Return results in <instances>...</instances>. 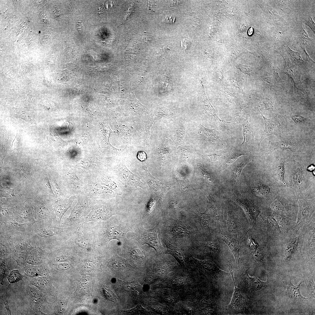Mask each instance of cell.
<instances>
[{"mask_svg": "<svg viewBox=\"0 0 315 315\" xmlns=\"http://www.w3.org/2000/svg\"><path fill=\"white\" fill-rule=\"evenodd\" d=\"M228 268L232 277L235 288L232 299L228 306V308L234 313H239L243 311L245 308L246 305V299L241 293L239 289L236 286L233 276L232 265L229 263Z\"/></svg>", "mask_w": 315, "mask_h": 315, "instance_id": "6da1fadb", "label": "cell"}, {"mask_svg": "<svg viewBox=\"0 0 315 315\" xmlns=\"http://www.w3.org/2000/svg\"><path fill=\"white\" fill-rule=\"evenodd\" d=\"M190 260L200 271L209 275L221 279L229 275V273L220 270L211 261L200 260L193 257L191 258Z\"/></svg>", "mask_w": 315, "mask_h": 315, "instance_id": "7a4b0ae2", "label": "cell"}, {"mask_svg": "<svg viewBox=\"0 0 315 315\" xmlns=\"http://www.w3.org/2000/svg\"><path fill=\"white\" fill-rule=\"evenodd\" d=\"M159 233L158 225L152 229L145 230L140 237L142 243L147 244L149 247L153 248L158 254L161 253L163 251L160 239L158 237Z\"/></svg>", "mask_w": 315, "mask_h": 315, "instance_id": "3957f363", "label": "cell"}, {"mask_svg": "<svg viewBox=\"0 0 315 315\" xmlns=\"http://www.w3.org/2000/svg\"><path fill=\"white\" fill-rule=\"evenodd\" d=\"M299 210L296 225L298 230L310 217L315 209L314 201L299 199Z\"/></svg>", "mask_w": 315, "mask_h": 315, "instance_id": "277c9868", "label": "cell"}, {"mask_svg": "<svg viewBox=\"0 0 315 315\" xmlns=\"http://www.w3.org/2000/svg\"><path fill=\"white\" fill-rule=\"evenodd\" d=\"M281 55L285 61V66L283 73L286 74L293 80L294 86L295 90L296 88L301 83L300 75L295 66L290 62L286 54L281 51Z\"/></svg>", "mask_w": 315, "mask_h": 315, "instance_id": "5b68a950", "label": "cell"}, {"mask_svg": "<svg viewBox=\"0 0 315 315\" xmlns=\"http://www.w3.org/2000/svg\"><path fill=\"white\" fill-rule=\"evenodd\" d=\"M246 113L240 112L236 117L243 127L244 140L242 145H248L251 143L253 138V129L248 122Z\"/></svg>", "mask_w": 315, "mask_h": 315, "instance_id": "8992f818", "label": "cell"}, {"mask_svg": "<svg viewBox=\"0 0 315 315\" xmlns=\"http://www.w3.org/2000/svg\"><path fill=\"white\" fill-rule=\"evenodd\" d=\"M259 111L263 118L265 125L264 131L260 139L259 144V146L261 141L265 138L272 134H276L278 132L280 124L275 117L267 119L264 116L260 110Z\"/></svg>", "mask_w": 315, "mask_h": 315, "instance_id": "52a82bcc", "label": "cell"}, {"mask_svg": "<svg viewBox=\"0 0 315 315\" xmlns=\"http://www.w3.org/2000/svg\"><path fill=\"white\" fill-rule=\"evenodd\" d=\"M222 240L228 246L234 256L237 268H240L239 240L237 237L228 235L223 236Z\"/></svg>", "mask_w": 315, "mask_h": 315, "instance_id": "ba28073f", "label": "cell"}, {"mask_svg": "<svg viewBox=\"0 0 315 315\" xmlns=\"http://www.w3.org/2000/svg\"><path fill=\"white\" fill-rule=\"evenodd\" d=\"M121 181L128 186L142 187V183L137 176L130 172L126 168H122L119 172Z\"/></svg>", "mask_w": 315, "mask_h": 315, "instance_id": "9c48e42d", "label": "cell"}, {"mask_svg": "<svg viewBox=\"0 0 315 315\" xmlns=\"http://www.w3.org/2000/svg\"><path fill=\"white\" fill-rule=\"evenodd\" d=\"M165 243L167 247L166 253L172 255L181 266H184L185 256L182 248L169 240H166Z\"/></svg>", "mask_w": 315, "mask_h": 315, "instance_id": "30bf717a", "label": "cell"}, {"mask_svg": "<svg viewBox=\"0 0 315 315\" xmlns=\"http://www.w3.org/2000/svg\"><path fill=\"white\" fill-rule=\"evenodd\" d=\"M237 201L245 211L250 223L255 224L260 213L258 208L249 201L237 200Z\"/></svg>", "mask_w": 315, "mask_h": 315, "instance_id": "8fae6325", "label": "cell"}, {"mask_svg": "<svg viewBox=\"0 0 315 315\" xmlns=\"http://www.w3.org/2000/svg\"><path fill=\"white\" fill-rule=\"evenodd\" d=\"M109 266L114 270L123 272L128 271L131 266L127 261L119 256H116L112 258L108 262Z\"/></svg>", "mask_w": 315, "mask_h": 315, "instance_id": "7c38bea8", "label": "cell"}, {"mask_svg": "<svg viewBox=\"0 0 315 315\" xmlns=\"http://www.w3.org/2000/svg\"><path fill=\"white\" fill-rule=\"evenodd\" d=\"M170 228V232L176 237H187L192 234L189 228L182 222L176 221Z\"/></svg>", "mask_w": 315, "mask_h": 315, "instance_id": "4fadbf2b", "label": "cell"}, {"mask_svg": "<svg viewBox=\"0 0 315 315\" xmlns=\"http://www.w3.org/2000/svg\"><path fill=\"white\" fill-rule=\"evenodd\" d=\"M297 146L289 140H285L277 142H270L269 145V153H271L278 149L285 148L295 152Z\"/></svg>", "mask_w": 315, "mask_h": 315, "instance_id": "5bb4252c", "label": "cell"}, {"mask_svg": "<svg viewBox=\"0 0 315 315\" xmlns=\"http://www.w3.org/2000/svg\"><path fill=\"white\" fill-rule=\"evenodd\" d=\"M197 211V218L202 231L206 234H210V217L208 213V210L207 209L203 213L200 212L198 211Z\"/></svg>", "mask_w": 315, "mask_h": 315, "instance_id": "9a60e30c", "label": "cell"}, {"mask_svg": "<svg viewBox=\"0 0 315 315\" xmlns=\"http://www.w3.org/2000/svg\"><path fill=\"white\" fill-rule=\"evenodd\" d=\"M146 170L143 174V175L150 187L154 192H159L164 187L166 186L165 184L157 181L150 174L147 170Z\"/></svg>", "mask_w": 315, "mask_h": 315, "instance_id": "2e32d148", "label": "cell"}, {"mask_svg": "<svg viewBox=\"0 0 315 315\" xmlns=\"http://www.w3.org/2000/svg\"><path fill=\"white\" fill-rule=\"evenodd\" d=\"M247 281L249 287L251 290L256 291L260 290L265 287L266 282L260 281L257 277H251L246 272Z\"/></svg>", "mask_w": 315, "mask_h": 315, "instance_id": "e0dca14e", "label": "cell"}, {"mask_svg": "<svg viewBox=\"0 0 315 315\" xmlns=\"http://www.w3.org/2000/svg\"><path fill=\"white\" fill-rule=\"evenodd\" d=\"M49 125L50 129L49 144L51 145L56 146L66 144L67 143L60 138L52 125L50 124Z\"/></svg>", "mask_w": 315, "mask_h": 315, "instance_id": "ac0fdd59", "label": "cell"}, {"mask_svg": "<svg viewBox=\"0 0 315 315\" xmlns=\"http://www.w3.org/2000/svg\"><path fill=\"white\" fill-rule=\"evenodd\" d=\"M300 237H297L289 241L286 245L284 253L286 260H288L292 257L299 242Z\"/></svg>", "mask_w": 315, "mask_h": 315, "instance_id": "d6986e66", "label": "cell"}, {"mask_svg": "<svg viewBox=\"0 0 315 315\" xmlns=\"http://www.w3.org/2000/svg\"><path fill=\"white\" fill-rule=\"evenodd\" d=\"M71 204L66 201H58L55 205V211L57 220L60 223L65 212L70 207Z\"/></svg>", "mask_w": 315, "mask_h": 315, "instance_id": "ffe728a7", "label": "cell"}, {"mask_svg": "<svg viewBox=\"0 0 315 315\" xmlns=\"http://www.w3.org/2000/svg\"><path fill=\"white\" fill-rule=\"evenodd\" d=\"M125 232L118 227H112L108 230L107 235L109 240L116 239L120 241L125 236Z\"/></svg>", "mask_w": 315, "mask_h": 315, "instance_id": "44dd1931", "label": "cell"}, {"mask_svg": "<svg viewBox=\"0 0 315 315\" xmlns=\"http://www.w3.org/2000/svg\"><path fill=\"white\" fill-rule=\"evenodd\" d=\"M201 126L202 133L206 140L216 142L220 141L218 133L216 129L209 130Z\"/></svg>", "mask_w": 315, "mask_h": 315, "instance_id": "7402d4cb", "label": "cell"}, {"mask_svg": "<svg viewBox=\"0 0 315 315\" xmlns=\"http://www.w3.org/2000/svg\"><path fill=\"white\" fill-rule=\"evenodd\" d=\"M302 282L295 286L293 285L291 282V278L288 282L287 291L290 297L295 299H302L306 298L303 297L300 291V285Z\"/></svg>", "mask_w": 315, "mask_h": 315, "instance_id": "603a6c76", "label": "cell"}, {"mask_svg": "<svg viewBox=\"0 0 315 315\" xmlns=\"http://www.w3.org/2000/svg\"><path fill=\"white\" fill-rule=\"evenodd\" d=\"M251 161L250 158H247L236 166L234 171V178L236 184L239 181L241 172L244 168Z\"/></svg>", "mask_w": 315, "mask_h": 315, "instance_id": "cb8c5ba5", "label": "cell"}, {"mask_svg": "<svg viewBox=\"0 0 315 315\" xmlns=\"http://www.w3.org/2000/svg\"><path fill=\"white\" fill-rule=\"evenodd\" d=\"M226 220L228 230L231 233L236 232L237 230V226L234 216L230 211H227Z\"/></svg>", "mask_w": 315, "mask_h": 315, "instance_id": "d4e9b609", "label": "cell"}, {"mask_svg": "<svg viewBox=\"0 0 315 315\" xmlns=\"http://www.w3.org/2000/svg\"><path fill=\"white\" fill-rule=\"evenodd\" d=\"M285 161H280L276 166L275 170L277 178L284 184L287 185L284 179L285 164Z\"/></svg>", "mask_w": 315, "mask_h": 315, "instance_id": "484cf974", "label": "cell"}, {"mask_svg": "<svg viewBox=\"0 0 315 315\" xmlns=\"http://www.w3.org/2000/svg\"><path fill=\"white\" fill-rule=\"evenodd\" d=\"M254 192L257 196L268 198L270 193V188L267 185H261L256 186L253 188Z\"/></svg>", "mask_w": 315, "mask_h": 315, "instance_id": "4316f807", "label": "cell"}, {"mask_svg": "<svg viewBox=\"0 0 315 315\" xmlns=\"http://www.w3.org/2000/svg\"><path fill=\"white\" fill-rule=\"evenodd\" d=\"M260 217L265 224L269 227L276 230L279 229V224L274 218L262 214L260 215Z\"/></svg>", "mask_w": 315, "mask_h": 315, "instance_id": "83f0119b", "label": "cell"}, {"mask_svg": "<svg viewBox=\"0 0 315 315\" xmlns=\"http://www.w3.org/2000/svg\"><path fill=\"white\" fill-rule=\"evenodd\" d=\"M287 49L296 64L302 68H304L306 66L307 63L302 60L300 55V52H298L293 51L288 47L287 48Z\"/></svg>", "mask_w": 315, "mask_h": 315, "instance_id": "f1b7e54d", "label": "cell"}, {"mask_svg": "<svg viewBox=\"0 0 315 315\" xmlns=\"http://www.w3.org/2000/svg\"><path fill=\"white\" fill-rule=\"evenodd\" d=\"M244 155L246 154L242 151L237 150L231 151L229 154L225 166L229 165L234 162L239 157Z\"/></svg>", "mask_w": 315, "mask_h": 315, "instance_id": "f546056e", "label": "cell"}, {"mask_svg": "<svg viewBox=\"0 0 315 315\" xmlns=\"http://www.w3.org/2000/svg\"><path fill=\"white\" fill-rule=\"evenodd\" d=\"M35 231L36 233L38 235L45 238L52 236L59 233L58 232L54 229L45 228L38 229Z\"/></svg>", "mask_w": 315, "mask_h": 315, "instance_id": "4dcf8cb0", "label": "cell"}, {"mask_svg": "<svg viewBox=\"0 0 315 315\" xmlns=\"http://www.w3.org/2000/svg\"><path fill=\"white\" fill-rule=\"evenodd\" d=\"M123 288L128 292H133L138 291L140 288V285L134 281L132 282H124Z\"/></svg>", "mask_w": 315, "mask_h": 315, "instance_id": "1f68e13d", "label": "cell"}, {"mask_svg": "<svg viewBox=\"0 0 315 315\" xmlns=\"http://www.w3.org/2000/svg\"><path fill=\"white\" fill-rule=\"evenodd\" d=\"M203 246L205 249L210 251L217 252L219 250L218 244L214 241H209L205 242L204 243Z\"/></svg>", "mask_w": 315, "mask_h": 315, "instance_id": "d6a6232c", "label": "cell"}, {"mask_svg": "<svg viewBox=\"0 0 315 315\" xmlns=\"http://www.w3.org/2000/svg\"><path fill=\"white\" fill-rule=\"evenodd\" d=\"M22 275L17 270L12 271L8 276V282L10 283H13L18 281L21 279Z\"/></svg>", "mask_w": 315, "mask_h": 315, "instance_id": "836d02e7", "label": "cell"}, {"mask_svg": "<svg viewBox=\"0 0 315 315\" xmlns=\"http://www.w3.org/2000/svg\"><path fill=\"white\" fill-rule=\"evenodd\" d=\"M15 114L16 117L17 118H21L28 123L36 124L35 121L32 119L27 113L20 110L16 112Z\"/></svg>", "mask_w": 315, "mask_h": 315, "instance_id": "e575fe53", "label": "cell"}, {"mask_svg": "<svg viewBox=\"0 0 315 315\" xmlns=\"http://www.w3.org/2000/svg\"><path fill=\"white\" fill-rule=\"evenodd\" d=\"M147 312L146 310L141 305H138L131 309L124 311L125 314H146Z\"/></svg>", "mask_w": 315, "mask_h": 315, "instance_id": "d590c367", "label": "cell"}, {"mask_svg": "<svg viewBox=\"0 0 315 315\" xmlns=\"http://www.w3.org/2000/svg\"><path fill=\"white\" fill-rule=\"evenodd\" d=\"M131 256L135 259L142 261L146 258L144 253L138 249H134L131 251Z\"/></svg>", "mask_w": 315, "mask_h": 315, "instance_id": "8d00e7d4", "label": "cell"}, {"mask_svg": "<svg viewBox=\"0 0 315 315\" xmlns=\"http://www.w3.org/2000/svg\"><path fill=\"white\" fill-rule=\"evenodd\" d=\"M1 195L6 198L10 197H18L15 195L14 193V189H11L9 188L3 187L1 186Z\"/></svg>", "mask_w": 315, "mask_h": 315, "instance_id": "74e56055", "label": "cell"}, {"mask_svg": "<svg viewBox=\"0 0 315 315\" xmlns=\"http://www.w3.org/2000/svg\"><path fill=\"white\" fill-rule=\"evenodd\" d=\"M21 140L20 133L18 132L12 143L11 149L13 150L18 151L21 147Z\"/></svg>", "mask_w": 315, "mask_h": 315, "instance_id": "f35d334b", "label": "cell"}, {"mask_svg": "<svg viewBox=\"0 0 315 315\" xmlns=\"http://www.w3.org/2000/svg\"><path fill=\"white\" fill-rule=\"evenodd\" d=\"M252 256L256 260L259 262L262 261L264 258L262 251L258 247L254 250H251Z\"/></svg>", "mask_w": 315, "mask_h": 315, "instance_id": "ab89813d", "label": "cell"}, {"mask_svg": "<svg viewBox=\"0 0 315 315\" xmlns=\"http://www.w3.org/2000/svg\"><path fill=\"white\" fill-rule=\"evenodd\" d=\"M300 171H297L294 174L293 176V180L294 185L300 186V184L303 183V174Z\"/></svg>", "mask_w": 315, "mask_h": 315, "instance_id": "60d3db41", "label": "cell"}, {"mask_svg": "<svg viewBox=\"0 0 315 315\" xmlns=\"http://www.w3.org/2000/svg\"><path fill=\"white\" fill-rule=\"evenodd\" d=\"M103 291L105 296L108 300L112 302L116 301V297L111 290L107 288H104L103 289Z\"/></svg>", "mask_w": 315, "mask_h": 315, "instance_id": "b9f144b4", "label": "cell"}, {"mask_svg": "<svg viewBox=\"0 0 315 315\" xmlns=\"http://www.w3.org/2000/svg\"><path fill=\"white\" fill-rule=\"evenodd\" d=\"M236 67L242 73L249 76L250 75L252 71V67L248 65L238 64L236 66Z\"/></svg>", "mask_w": 315, "mask_h": 315, "instance_id": "7bdbcfd3", "label": "cell"}, {"mask_svg": "<svg viewBox=\"0 0 315 315\" xmlns=\"http://www.w3.org/2000/svg\"><path fill=\"white\" fill-rule=\"evenodd\" d=\"M261 103L264 104L265 109L266 110L272 109L273 108V101L271 99L265 98L263 99Z\"/></svg>", "mask_w": 315, "mask_h": 315, "instance_id": "ee69618b", "label": "cell"}, {"mask_svg": "<svg viewBox=\"0 0 315 315\" xmlns=\"http://www.w3.org/2000/svg\"><path fill=\"white\" fill-rule=\"evenodd\" d=\"M307 119V118L296 115L292 117V119L294 123L296 124L299 125L304 124Z\"/></svg>", "mask_w": 315, "mask_h": 315, "instance_id": "f6af8a7d", "label": "cell"}, {"mask_svg": "<svg viewBox=\"0 0 315 315\" xmlns=\"http://www.w3.org/2000/svg\"><path fill=\"white\" fill-rule=\"evenodd\" d=\"M272 209L276 211L283 210L284 208L281 202L279 200L274 202L271 205Z\"/></svg>", "mask_w": 315, "mask_h": 315, "instance_id": "bcb514c9", "label": "cell"}, {"mask_svg": "<svg viewBox=\"0 0 315 315\" xmlns=\"http://www.w3.org/2000/svg\"><path fill=\"white\" fill-rule=\"evenodd\" d=\"M223 92L226 98L231 103L234 102L236 99V94L231 93L228 91H223Z\"/></svg>", "mask_w": 315, "mask_h": 315, "instance_id": "7dc6e473", "label": "cell"}, {"mask_svg": "<svg viewBox=\"0 0 315 315\" xmlns=\"http://www.w3.org/2000/svg\"><path fill=\"white\" fill-rule=\"evenodd\" d=\"M248 243L251 251L254 250L258 247V243L251 237L249 238Z\"/></svg>", "mask_w": 315, "mask_h": 315, "instance_id": "c3c4849f", "label": "cell"}, {"mask_svg": "<svg viewBox=\"0 0 315 315\" xmlns=\"http://www.w3.org/2000/svg\"><path fill=\"white\" fill-rule=\"evenodd\" d=\"M275 218L277 220L279 224L281 226L284 227L286 224L285 219L282 216L279 214H275L274 215Z\"/></svg>", "mask_w": 315, "mask_h": 315, "instance_id": "681fc988", "label": "cell"}, {"mask_svg": "<svg viewBox=\"0 0 315 315\" xmlns=\"http://www.w3.org/2000/svg\"><path fill=\"white\" fill-rule=\"evenodd\" d=\"M230 81L236 88H238L243 92V86L240 81L235 78H232L230 79Z\"/></svg>", "mask_w": 315, "mask_h": 315, "instance_id": "f907efd6", "label": "cell"}, {"mask_svg": "<svg viewBox=\"0 0 315 315\" xmlns=\"http://www.w3.org/2000/svg\"><path fill=\"white\" fill-rule=\"evenodd\" d=\"M179 204L176 201L174 200H171L169 202V207L170 209L173 210H177L179 208Z\"/></svg>", "mask_w": 315, "mask_h": 315, "instance_id": "816d5d0a", "label": "cell"}, {"mask_svg": "<svg viewBox=\"0 0 315 315\" xmlns=\"http://www.w3.org/2000/svg\"><path fill=\"white\" fill-rule=\"evenodd\" d=\"M306 24H307L312 29L313 32H315V25L314 23L312 20V19L310 16L307 18V20H305Z\"/></svg>", "mask_w": 315, "mask_h": 315, "instance_id": "f5cc1de1", "label": "cell"}, {"mask_svg": "<svg viewBox=\"0 0 315 315\" xmlns=\"http://www.w3.org/2000/svg\"><path fill=\"white\" fill-rule=\"evenodd\" d=\"M137 157L139 160L143 161L146 160L147 156L145 152L143 151H140L138 153Z\"/></svg>", "mask_w": 315, "mask_h": 315, "instance_id": "db71d44e", "label": "cell"}, {"mask_svg": "<svg viewBox=\"0 0 315 315\" xmlns=\"http://www.w3.org/2000/svg\"><path fill=\"white\" fill-rule=\"evenodd\" d=\"M261 80L264 82L266 83H269L270 86H274V83L272 79L270 77H262L261 78Z\"/></svg>", "mask_w": 315, "mask_h": 315, "instance_id": "11a10c76", "label": "cell"}, {"mask_svg": "<svg viewBox=\"0 0 315 315\" xmlns=\"http://www.w3.org/2000/svg\"><path fill=\"white\" fill-rule=\"evenodd\" d=\"M221 155L222 154L217 155L215 153L213 154L208 155L207 156L209 157L211 162H215L219 159Z\"/></svg>", "mask_w": 315, "mask_h": 315, "instance_id": "9f6ffc18", "label": "cell"}, {"mask_svg": "<svg viewBox=\"0 0 315 315\" xmlns=\"http://www.w3.org/2000/svg\"><path fill=\"white\" fill-rule=\"evenodd\" d=\"M77 27L79 31L83 32L84 30L85 26L83 20H80L78 22Z\"/></svg>", "mask_w": 315, "mask_h": 315, "instance_id": "6f0895ef", "label": "cell"}, {"mask_svg": "<svg viewBox=\"0 0 315 315\" xmlns=\"http://www.w3.org/2000/svg\"><path fill=\"white\" fill-rule=\"evenodd\" d=\"M76 242L78 243L79 244L81 245V246L85 247L87 245V243L85 240L82 237H78L77 239Z\"/></svg>", "mask_w": 315, "mask_h": 315, "instance_id": "680465c9", "label": "cell"}, {"mask_svg": "<svg viewBox=\"0 0 315 315\" xmlns=\"http://www.w3.org/2000/svg\"><path fill=\"white\" fill-rule=\"evenodd\" d=\"M1 273H0V276H1V284H2V282H3V280L4 276V275L5 274V270L4 267V264H2V263H1Z\"/></svg>", "mask_w": 315, "mask_h": 315, "instance_id": "91938a15", "label": "cell"}, {"mask_svg": "<svg viewBox=\"0 0 315 315\" xmlns=\"http://www.w3.org/2000/svg\"><path fill=\"white\" fill-rule=\"evenodd\" d=\"M67 257L63 255H60L56 257V260L58 262H64L67 260Z\"/></svg>", "mask_w": 315, "mask_h": 315, "instance_id": "94428289", "label": "cell"}, {"mask_svg": "<svg viewBox=\"0 0 315 315\" xmlns=\"http://www.w3.org/2000/svg\"><path fill=\"white\" fill-rule=\"evenodd\" d=\"M59 267L63 270H67L69 269V265L66 263H62L59 265Z\"/></svg>", "mask_w": 315, "mask_h": 315, "instance_id": "6125c7cd", "label": "cell"}, {"mask_svg": "<svg viewBox=\"0 0 315 315\" xmlns=\"http://www.w3.org/2000/svg\"><path fill=\"white\" fill-rule=\"evenodd\" d=\"M4 302L5 305V307H6V309H7V311L8 312V313L9 314H11L10 311L9 309V306H8V302H6V301L5 302L4 301Z\"/></svg>", "mask_w": 315, "mask_h": 315, "instance_id": "be15d7a7", "label": "cell"}, {"mask_svg": "<svg viewBox=\"0 0 315 315\" xmlns=\"http://www.w3.org/2000/svg\"><path fill=\"white\" fill-rule=\"evenodd\" d=\"M253 32V27H251L248 29V34L249 35H251Z\"/></svg>", "mask_w": 315, "mask_h": 315, "instance_id": "e7e4bbea", "label": "cell"}, {"mask_svg": "<svg viewBox=\"0 0 315 315\" xmlns=\"http://www.w3.org/2000/svg\"><path fill=\"white\" fill-rule=\"evenodd\" d=\"M55 11L54 12L55 14V16L57 17L60 16V10H58V9H57L56 7H55Z\"/></svg>", "mask_w": 315, "mask_h": 315, "instance_id": "03108f58", "label": "cell"}]
</instances>
